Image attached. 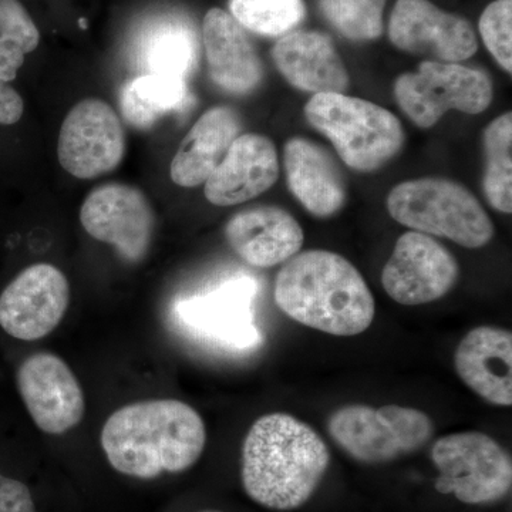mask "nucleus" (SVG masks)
Instances as JSON below:
<instances>
[{"mask_svg":"<svg viewBox=\"0 0 512 512\" xmlns=\"http://www.w3.org/2000/svg\"><path fill=\"white\" fill-rule=\"evenodd\" d=\"M225 238L248 265L272 268L299 254L305 235L288 211L265 205L235 214L225 225Z\"/></svg>","mask_w":512,"mask_h":512,"instance_id":"17","label":"nucleus"},{"mask_svg":"<svg viewBox=\"0 0 512 512\" xmlns=\"http://www.w3.org/2000/svg\"><path fill=\"white\" fill-rule=\"evenodd\" d=\"M25 103L22 96L8 83L0 80V124L12 126L22 119Z\"/></svg>","mask_w":512,"mask_h":512,"instance_id":"31","label":"nucleus"},{"mask_svg":"<svg viewBox=\"0 0 512 512\" xmlns=\"http://www.w3.org/2000/svg\"><path fill=\"white\" fill-rule=\"evenodd\" d=\"M329 464V448L309 424L291 414H266L242 444V485L256 504L292 511L311 500Z\"/></svg>","mask_w":512,"mask_h":512,"instance_id":"1","label":"nucleus"},{"mask_svg":"<svg viewBox=\"0 0 512 512\" xmlns=\"http://www.w3.org/2000/svg\"><path fill=\"white\" fill-rule=\"evenodd\" d=\"M231 16L249 32L266 37H282L305 18L303 0H231Z\"/></svg>","mask_w":512,"mask_h":512,"instance_id":"27","label":"nucleus"},{"mask_svg":"<svg viewBox=\"0 0 512 512\" xmlns=\"http://www.w3.org/2000/svg\"><path fill=\"white\" fill-rule=\"evenodd\" d=\"M90 237L116 248L128 264H140L153 244L156 215L146 195L127 184H106L90 192L80 208Z\"/></svg>","mask_w":512,"mask_h":512,"instance_id":"10","label":"nucleus"},{"mask_svg":"<svg viewBox=\"0 0 512 512\" xmlns=\"http://www.w3.org/2000/svg\"><path fill=\"white\" fill-rule=\"evenodd\" d=\"M0 512H36L32 494L25 484L0 474Z\"/></svg>","mask_w":512,"mask_h":512,"instance_id":"30","label":"nucleus"},{"mask_svg":"<svg viewBox=\"0 0 512 512\" xmlns=\"http://www.w3.org/2000/svg\"><path fill=\"white\" fill-rule=\"evenodd\" d=\"M480 33L491 56L512 73V0H495L480 18Z\"/></svg>","mask_w":512,"mask_h":512,"instance_id":"29","label":"nucleus"},{"mask_svg":"<svg viewBox=\"0 0 512 512\" xmlns=\"http://www.w3.org/2000/svg\"><path fill=\"white\" fill-rule=\"evenodd\" d=\"M124 154L126 134L109 103L84 99L67 113L57 143V157L66 173L92 180L119 167Z\"/></svg>","mask_w":512,"mask_h":512,"instance_id":"9","label":"nucleus"},{"mask_svg":"<svg viewBox=\"0 0 512 512\" xmlns=\"http://www.w3.org/2000/svg\"><path fill=\"white\" fill-rule=\"evenodd\" d=\"M485 173L483 188L491 207L512 212V114L491 121L484 136Z\"/></svg>","mask_w":512,"mask_h":512,"instance_id":"25","label":"nucleus"},{"mask_svg":"<svg viewBox=\"0 0 512 512\" xmlns=\"http://www.w3.org/2000/svg\"><path fill=\"white\" fill-rule=\"evenodd\" d=\"M23 403L43 433L64 434L83 420L86 402L79 380L64 360L52 353L28 357L18 370Z\"/></svg>","mask_w":512,"mask_h":512,"instance_id":"15","label":"nucleus"},{"mask_svg":"<svg viewBox=\"0 0 512 512\" xmlns=\"http://www.w3.org/2000/svg\"><path fill=\"white\" fill-rule=\"evenodd\" d=\"M136 52L143 74H163L185 80L197 66L200 43L188 20L161 15L141 29Z\"/></svg>","mask_w":512,"mask_h":512,"instance_id":"23","label":"nucleus"},{"mask_svg":"<svg viewBox=\"0 0 512 512\" xmlns=\"http://www.w3.org/2000/svg\"><path fill=\"white\" fill-rule=\"evenodd\" d=\"M284 164L289 190L306 211L329 218L345 207V175L326 148L308 138L293 137L285 144Z\"/></svg>","mask_w":512,"mask_h":512,"instance_id":"21","label":"nucleus"},{"mask_svg":"<svg viewBox=\"0 0 512 512\" xmlns=\"http://www.w3.org/2000/svg\"><path fill=\"white\" fill-rule=\"evenodd\" d=\"M460 276L457 259L430 235L409 231L397 239L382 271V285L394 302L426 305L444 298Z\"/></svg>","mask_w":512,"mask_h":512,"instance_id":"12","label":"nucleus"},{"mask_svg":"<svg viewBox=\"0 0 512 512\" xmlns=\"http://www.w3.org/2000/svg\"><path fill=\"white\" fill-rule=\"evenodd\" d=\"M40 43L39 29L19 0H0V80L16 79L26 55Z\"/></svg>","mask_w":512,"mask_h":512,"instance_id":"26","label":"nucleus"},{"mask_svg":"<svg viewBox=\"0 0 512 512\" xmlns=\"http://www.w3.org/2000/svg\"><path fill=\"white\" fill-rule=\"evenodd\" d=\"M390 217L430 237H443L468 249L483 248L494 224L463 184L446 178H417L396 185L387 197Z\"/></svg>","mask_w":512,"mask_h":512,"instance_id":"5","label":"nucleus"},{"mask_svg":"<svg viewBox=\"0 0 512 512\" xmlns=\"http://www.w3.org/2000/svg\"><path fill=\"white\" fill-rule=\"evenodd\" d=\"M190 100L187 82L163 74H141L121 93L124 119L136 128H150L165 114L183 110Z\"/></svg>","mask_w":512,"mask_h":512,"instance_id":"24","label":"nucleus"},{"mask_svg":"<svg viewBox=\"0 0 512 512\" xmlns=\"http://www.w3.org/2000/svg\"><path fill=\"white\" fill-rule=\"evenodd\" d=\"M258 284L249 276L224 282L178 305L181 322L200 338L228 350L258 348L262 335L254 318Z\"/></svg>","mask_w":512,"mask_h":512,"instance_id":"11","label":"nucleus"},{"mask_svg":"<svg viewBox=\"0 0 512 512\" xmlns=\"http://www.w3.org/2000/svg\"><path fill=\"white\" fill-rule=\"evenodd\" d=\"M393 92L400 109L420 128L436 126L450 110L484 113L494 99L487 73L433 60L421 63L417 72L397 77Z\"/></svg>","mask_w":512,"mask_h":512,"instance_id":"8","label":"nucleus"},{"mask_svg":"<svg viewBox=\"0 0 512 512\" xmlns=\"http://www.w3.org/2000/svg\"><path fill=\"white\" fill-rule=\"evenodd\" d=\"M272 59L286 82L315 94L345 93L349 73L332 39L313 30H293L279 37Z\"/></svg>","mask_w":512,"mask_h":512,"instance_id":"19","label":"nucleus"},{"mask_svg":"<svg viewBox=\"0 0 512 512\" xmlns=\"http://www.w3.org/2000/svg\"><path fill=\"white\" fill-rule=\"evenodd\" d=\"M328 431L353 460L376 466L421 450L433 437L434 423L413 407L349 404L332 413Z\"/></svg>","mask_w":512,"mask_h":512,"instance_id":"6","label":"nucleus"},{"mask_svg":"<svg viewBox=\"0 0 512 512\" xmlns=\"http://www.w3.org/2000/svg\"><path fill=\"white\" fill-rule=\"evenodd\" d=\"M389 37L397 49L429 56L433 62L460 63L478 50L470 22L444 12L429 0H397L390 16Z\"/></svg>","mask_w":512,"mask_h":512,"instance_id":"14","label":"nucleus"},{"mask_svg":"<svg viewBox=\"0 0 512 512\" xmlns=\"http://www.w3.org/2000/svg\"><path fill=\"white\" fill-rule=\"evenodd\" d=\"M202 43L212 82L224 92L245 96L261 84V59L231 13L218 8L208 10L202 22Z\"/></svg>","mask_w":512,"mask_h":512,"instance_id":"18","label":"nucleus"},{"mask_svg":"<svg viewBox=\"0 0 512 512\" xmlns=\"http://www.w3.org/2000/svg\"><path fill=\"white\" fill-rule=\"evenodd\" d=\"M458 377L495 406L512 404V333L495 326L470 330L454 353Z\"/></svg>","mask_w":512,"mask_h":512,"instance_id":"20","label":"nucleus"},{"mask_svg":"<svg viewBox=\"0 0 512 512\" xmlns=\"http://www.w3.org/2000/svg\"><path fill=\"white\" fill-rule=\"evenodd\" d=\"M205 444L207 429L200 413L174 399L121 407L101 431V447L111 467L143 480L183 473L200 460Z\"/></svg>","mask_w":512,"mask_h":512,"instance_id":"2","label":"nucleus"},{"mask_svg":"<svg viewBox=\"0 0 512 512\" xmlns=\"http://www.w3.org/2000/svg\"><path fill=\"white\" fill-rule=\"evenodd\" d=\"M275 303L295 322L333 336L360 335L375 319V298L356 266L312 249L286 261L275 279Z\"/></svg>","mask_w":512,"mask_h":512,"instance_id":"3","label":"nucleus"},{"mask_svg":"<svg viewBox=\"0 0 512 512\" xmlns=\"http://www.w3.org/2000/svg\"><path fill=\"white\" fill-rule=\"evenodd\" d=\"M303 113L329 138L343 163L360 173L389 164L406 140L402 121L392 111L345 93L315 94Z\"/></svg>","mask_w":512,"mask_h":512,"instance_id":"4","label":"nucleus"},{"mask_svg":"<svg viewBox=\"0 0 512 512\" xmlns=\"http://www.w3.org/2000/svg\"><path fill=\"white\" fill-rule=\"evenodd\" d=\"M205 512H220V511H205Z\"/></svg>","mask_w":512,"mask_h":512,"instance_id":"32","label":"nucleus"},{"mask_svg":"<svg viewBox=\"0 0 512 512\" xmlns=\"http://www.w3.org/2000/svg\"><path fill=\"white\" fill-rule=\"evenodd\" d=\"M386 0H319L325 19L340 35L353 42L382 36Z\"/></svg>","mask_w":512,"mask_h":512,"instance_id":"28","label":"nucleus"},{"mask_svg":"<svg viewBox=\"0 0 512 512\" xmlns=\"http://www.w3.org/2000/svg\"><path fill=\"white\" fill-rule=\"evenodd\" d=\"M239 134L241 120L237 111L228 106L205 111L174 154L170 165L173 183L184 188L204 185Z\"/></svg>","mask_w":512,"mask_h":512,"instance_id":"22","label":"nucleus"},{"mask_svg":"<svg viewBox=\"0 0 512 512\" xmlns=\"http://www.w3.org/2000/svg\"><path fill=\"white\" fill-rule=\"evenodd\" d=\"M278 177V151L271 138L239 134L227 156L205 181V198L217 207L244 204L268 191Z\"/></svg>","mask_w":512,"mask_h":512,"instance_id":"16","label":"nucleus"},{"mask_svg":"<svg viewBox=\"0 0 512 512\" xmlns=\"http://www.w3.org/2000/svg\"><path fill=\"white\" fill-rule=\"evenodd\" d=\"M69 303L70 285L63 272L50 264H35L0 295V326L15 339H43L60 325Z\"/></svg>","mask_w":512,"mask_h":512,"instance_id":"13","label":"nucleus"},{"mask_svg":"<svg viewBox=\"0 0 512 512\" xmlns=\"http://www.w3.org/2000/svg\"><path fill=\"white\" fill-rule=\"evenodd\" d=\"M439 471L436 490L468 505L493 504L510 494L512 461L500 444L481 431L440 437L431 447Z\"/></svg>","mask_w":512,"mask_h":512,"instance_id":"7","label":"nucleus"}]
</instances>
